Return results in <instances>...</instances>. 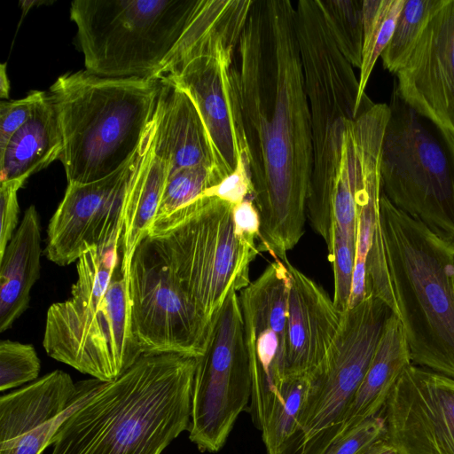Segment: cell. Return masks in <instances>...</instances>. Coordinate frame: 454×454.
<instances>
[{"label": "cell", "instance_id": "obj_1", "mask_svg": "<svg viewBox=\"0 0 454 454\" xmlns=\"http://www.w3.org/2000/svg\"><path fill=\"white\" fill-rule=\"evenodd\" d=\"M236 57L258 249L284 261L304 232L314 163L293 3L254 0Z\"/></svg>", "mask_w": 454, "mask_h": 454}, {"label": "cell", "instance_id": "obj_2", "mask_svg": "<svg viewBox=\"0 0 454 454\" xmlns=\"http://www.w3.org/2000/svg\"><path fill=\"white\" fill-rule=\"evenodd\" d=\"M197 358L143 354L73 412L51 454H161L191 423Z\"/></svg>", "mask_w": 454, "mask_h": 454}, {"label": "cell", "instance_id": "obj_3", "mask_svg": "<svg viewBox=\"0 0 454 454\" xmlns=\"http://www.w3.org/2000/svg\"><path fill=\"white\" fill-rule=\"evenodd\" d=\"M380 218L411 363L454 379V239L408 215L383 192Z\"/></svg>", "mask_w": 454, "mask_h": 454}, {"label": "cell", "instance_id": "obj_4", "mask_svg": "<svg viewBox=\"0 0 454 454\" xmlns=\"http://www.w3.org/2000/svg\"><path fill=\"white\" fill-rule=\"evenodd\" d=\"M160 80L102 77L85 71L60 75L50 88L63 138L68 184L113 174L137 152L153 121Z\"/></svg>", "mask_w": 454, "mask_h": 454}, {"label": "cell", "instance_id": "obj_5", "mask_svg": "<svg viewBox=\"0 0 454 454\" xmlns=\"http://www.w3.org/2000/svg\"><path fill=\"white\" fill-rule=\"evenodd\" d=\"M122 239L77 261L71 297L50 306L43 345L49 356L102 381L118 379L143 355L131 327Z\"/></svg>", "mask_w": 454, "mask_h": 454}, {"label": "cell", "instance_id": "obj_6", "mask_svg": "<svg viewBox=\"0 0 454 454\" xmlns=\"http://www.w3.org/2000/svg\"><path fill=\"white\" fill-rule=\"evenodd\" d=\"M199 0H74L70 18L86 71L102 77L158 78Z\"/></svg>", "mask_w": 454, "mask_h": 454}, {"label": "cell", "instance_id": "obj_7", "mask_svg": "<svg viewBox=\"0 0 454 454\" xmlns=\"http://www.w3.org/2000/svg\"><path fill=\"white\" fill-rule=\"evenodd\" d=\"M148 236L208 324L231 291L250 284V263L260 253L236 234L233 205L213 196L153 224Z\"/></svg>", "mask_w": 454, "mask_h": 454}, {"label": "cell", "instance_id": "obj_8", "mask_svg": "<svg viewBox=\"0 0 454 454\" xmlns=\"http://www.w3.org/2000/svg\"><path fill=\"white\" fill-rule=\"evenodd\" d=\"M381 152L382 192L397 208L454 239V134L394 89Z\"/></svg>", "mask_w": 454, "mask_h": 454}, {"label": "cell", "instance_id": "obj_9", "mask_svg": "<svg viewBox=\"0 0 454 454\" xmlns=\"http://www.w3.org/2000/svg\"><path fill=\"white\" fill-rule=\"evenodd\" d=\"M392 313L374 296L343 313L334 342L309 374L296 431L279 454H324L334 442Z\"/></svg>", "mask_w": 454, "mask_h": 454}, {"label": "cell", "instance_id": "obj_10", "mask_svg": "<svg viewBox=\"0 0 454 454\" xmlns=\"http://www.w3.org/2000/svg\"><path fill=\"white\" fill-rule=\"evenodd\" d=\"M252 378L239 294L231 291L209 324L194 373L189 439L201 452L224 445L251 399Z\"/></svg>", "mask_w": 454, "mask_h": 454}, {"label": "cell", "instance_id": "obj_11", "mask_svg": "<svg viewBox=\"0 0 454 454\" xmlns=\"http://www.w3.org/2000/svg\"><path fill=\"white\" fill-rule=\"evenodd\" d=\"M129 294L132 332L143 354H203L209 324L150 236L131 257Z\"/></svg>", "mask_w": 454, "mask_h": 454}, {"label": "cell", "instance_id": "obj_12", "mask_svg": "<svg viewBox=\"0 0 454 454\" xmlns=\"http://www.w3.org/2000/svg\"><path fill=\"white\" fill-rule=\"evenodd\" d=\"M289 289L287 266L275 260L239 294L252 378L250 412L260 430L286 377Z\"/></svg>", "mask_w": 454, "mask_h": 454}, {"label": "cell", "instance_id": "obj_13", "mask_svg": "<svg viewBox=\"0 0 454 454\" xmlns=\"http://www.w3.org/2000/svg\"><path fill=\"white\" fill-rule=\"evenodd\" d=\"M147 131L134 155L113 174L88 184H68L48 224V260L67 266L90 248L109 247L122 239L127 192Z\"/></svg>", "mask_w": 454, "mask_h": 454}, {"label": "cell", "instance_id": "obj_14", "mask_svg": "<svg viewBox=\"0 0 454 454\" xmlns=\"http://www.w3.org/2000/svg\"><path fill=\"white\" fill-rule=\"evenodd\" d=\"M294 27L315 152L338 118L356 119L374 103L369 99L359 107V80L333 40L317 0L295 4Z\"/></svg>", "mask_w": 454, "mask_h": 454}, {"label": "cell", "instance_id": "obj_15", "mask_svg": "<svg viewBox=\"0 0 454 454\" xmlns=\"http://www.w3.org/2000/svg\"><path fill=\"white\" fill-rule=\"evenodd\" d=\"M381 413L397 454H454V379L411 364Z\"/></svg>", "mask_w": 454, "mask_h": 454}, {"label": "cell", "instance_id": "obj_16", "mask_svg": "<svg viewBox=\"0 0 454 454\" xmlns=\"http://www.w3.org/2000/svg\"><path fill=\"white\" fill-rule=\"evenodd\" d=\"M395 90L421 114L454 134V0L430 18Z\"/></svg>", "mask_w": 454, "mask_h": 454}, {"label": "cell", "instance_id": "obj_17", "mask_svg": "<svg viewBox=\"0 0 454 454\" xmlns=\"http://www.w3.org/2000/svg\"><path fill=\"white\" fill-rule=\"evenodd\" d=\"M284 261L290 274L286 375H309L334 342L344 312L320 286L287 259Z\"/></svg>", "mask_w": 454, "mask_h": 454}, {"label": "cell", "instance_id": "obj_18", "mask_svg": "<svg viewBox=\"0 0 454 454\" xmlns=\"http://www.w3.org/2000/svg\"><path fill=\"white\" fill-rule=\"evenodd\" d=\"M160 80L153 115L154 153L166 161L168 174L196 166L215 170L206 127L194 102L169 81Z\"/></svg>", "mask_w": 454, "mask_h": 454}, {"label": "cell", "instance_id": "obj_19", "mask_svg": "<svg viewBox=\"0 0 454 454\" xmlns=\"http://www.w3.org/2000/svg\"><path fill=\"white\" fill-rule=\"evenodd\" d=\"M41 224L35 206L0 256V332L10 329L29 306L30 292L40 277Z\"/></svg>", "mask_w": 454, "mask_h": 454}, {"label": "cell", "instance_id": "obj_20", "mask_svg": "<svg viewBox=\"0 0 454 454\" xmlns=\"http://www.w3.org/2000/svg\"><path fill=\"white\" fill-rule=\"evenodd\" d=\"M411 364L409 346L401 323L396 315L392 313L334 441L363 421L379 415L398 378Z\"/></svg>", "mask_w": 454, "mask_h": 454}, {"label": "cell", "instance_id": "obj_21", "mask_svg": "<svg viewBox=\"0 0 454 454\" xmlns=\"http://www.w3.org/2000/svg\"><path fill=\"white\" fill-rule=\"evenodd\" d=\"M77 394L71 376L55 370L0 398V446L61 414Z\"/></svg>", "mask_w": 454, "mask_h": 454}, {"label": "cell", "instance_id": "obj_22", "mask_svg": "<svg viewBox=\"0 0 454 454\" xmlns=\"http://www.w3.org/2000/svg\"><path fill=\"white\" fill-rule=\"evenodd\" d=\"M62 150L58 114L49 93L45 92L28 120L0 153V183L27 179L59 159Z\"/></svg>", "mask_w": 454, "mask_h": 454}, {"label": "cell", "instance_id": "obj_23", "mask_svg": "<svg viewBox=\"0 0 454 454\" xmlns=\"http://www.w3.org/2000/svg\"><path fill=\"white\" fill-rule=\"evenodd\" d=\"M153 119L149 126L144 150L131 178L123 215V267L129 270L133 253L149 235L156 217L168 175V167L153 150Z\"/></svg>", "mask_w": 454, "mask_h": 454}, {"label": "cell", "instance_id": "obj_24", "mask_svg": "<svg viewBox=\"0 0 454 454\" xmlns=\"http://www.w3.org/2000/svg\"><path fill=\"white\" fill-rule=\"evenodd\" d=\"M404 0H364V42L359 74L358 106L369 100L364 93L377 59L387 46Z\"/></svg>", "mask_w": 454, "mask_h": 454}, {"label": "cell", "instance_id": "obj_25", "mask_svg": "<svg viewBox=\"0 0 454 454\" xmlns=\"http://www.w3.org/2000/svg\"><path fill=\"white\" fill-rule=\"evenodd\" d=\"M309 375H287L268 414L262 437L267 454H279L297 428Z\"/></svg>", "mask_w": 454, "mask_h": 454}, {"label": "cell", "instance_id": "obj_26", "mask_svg": "<svg viewBox=\"0 0 454 454\" xmlns=\"http://www.w3.org/2000/svg\"><path fill=\"white\" fill-rule=\"evenodd\" d=\"M444 0H404L393 35L380 55L383 67L390 73L405 64L422 35L430 18Z\"/></svg>", "mask_w": 454, "mask_h": 454}, {"label": "cell", "instance_id": "obj_27", "mask_svg": "<svg viewBox=\"0 0 454 454\" xmlns=\"http://www.w3.org/2000/svg\"><path fill=\"white\" fill-rule=\"evenodd\" d=\"M317 2L340 52L353 67L360 69L364 42V0Z\"/></svg>", "mask_w": 454, "mask_h": 454}, {"label": "cell", "instance_id": "obj_28", "mask_svg": "<svg viewBox=\"0 0 454 454\" xmlns=\"http://www.w3.org/2000/svg\"><path fill=\"white\" fill-rule=\"evenodd\" d=\"M219 183L214 168L208 166L184 168L168 174L153 225L203 196Z\"/></svg>", "mask_w": 454, "mask_h": 454}, {"label": "cell", "instance_id": "obj_29", "mask_svg": "<svg viewBox=\"0 0 454 454\" xmlns=\"http://www.w3.org/2000/svg\"><path fill=\"white\" fill-rule=\"evenodd\" d=\"M106 381L92 378L77 382V394L72 403L61 414L21 435L10 443L0 446V454H43L62 423L79 407L89 401Z\"/></svg>", "mask_w": 454, "mask_h": 454}, {"label": "cell", "instance_id": "obj_30", "mask_svg": "<svg viewBox=\"0 0 454 454\" xmlns=\"http://www.w3.org/2000/svg\"><path fill=\"white\" fill-rule=\"evenodd\" d=\"M40 369V359L32 345L10 340H1V391H5L36 380Z\"/></svg>", "mask_w": 454, "mask_h": 454}, {"label": "cell", "instance_id": "obj_31", "mask_svg": "<svg viewBox=\"0 0 454 454\" xmlns=\"http://www.w3.org/2000/svg\"><path fill=\"white\" fill-rule=\"evenodd\" d=\"M356 250V242L333 227L332 242L328 248L334 278L333 301L341 312L348 309Z\"/></svg>", "mask_w": 454, "mask_h": 454}, {"label": "cell", "instance_id": "obj_32", "mask_svg": "<svg viewBox=\"0 0 454 454\" xmlns=\"http://www.w3.org/2000/svg\"><path fill=\"white\" fill-rule=\"evenodd\" d=\"M386 436V419L380 412L334 441L324 454H364L374 442Z\"/></svg>", "mask_w": 454, "mask_h": 454}, {"label": "cell", "instance_id": "obj_33", "mask_svg": "<svg viewBox=\"0 0 454 454\" xmlns=\"http://www.w3.org/2000/svg\"><path fill=\"white\" fill-rule=\"evenodd\" d=\"M45 91L32 90L25 98L0 104V153L12 135L28 120Z\"/></svg>", "mask_w": 454, "mask_h": 454}, {"label": "cell", "instance_id": "obj_34", "mask_svg": "<svg viewBox=\"0 0 454 454\" xmlns=\"http://www.w3.org/2000/svg\"><path fill=\"white\" fill-rule=\"evenodd\" d=\"M204 195L219 198L233 206L247 198H253L248 160H239L235 169Z\"/></svg>", "mask_w": 454, "mask_h": 454}, {"label": "cell", "instance_id": "obj_35", "mask_svg": "<svg viewBox=\"0 0 454 454\" xmlns=\"http://www.w3.org/2000/svg\"><path fill=\"white\" fill-rule=\"evenodd\" d=\"M27 179H14L0 183V256L12 238L19 219L17 193Z\"/></svg>", "mask_w": 454, "mask_h": 454}, {"label": "cell", "instance_id": "obj_36", "mask_svg": "<svg viewBox=\"0 0 454 454\" xmlns=\"http://www.w3.org/2000/svg\"><path fill=\"white\" fill-rule=\"evenodd\" d=\"M233 221L238 237L248 245L258 247L256 240L260 239L261 222L253 198L233 206Z\"/></svg>", "mask_w": 454, "mask_h": 454}, {"label": "cell", "instance_id": "obj_37", "mask_svg": "<svg viewBox=\"0 0 454 454\" xmlns=\"http://www.w3.org/2000/svg\"><path fill=\"white\" fill-rule=\"evenodd\" d=\"M364 454H397L387 436L374 442Z\"/></svg>", "mask_w": 454, "mask_h": 454}, {"label": "cell", "instance_id": "obj_38", "mask_svg": "<svg viewBox=\"0 0 454 454\" xmlns=\"http://www.w3.org/2000/svg\"><path fill=\"white\" fill-rule=\"evenodd\" d=\"M10 90V83L6 73V64L4 63L0 67V98H8Z\"/></svg>", "mask_w": 454, "mask_h": 454}, {"label": "cell", "instance_id": "obj_39", "mask_svg": "<svg viewBox=\"0 0 454 454\" xmlns=\"http://www.w3.org/2000/svg\"><path fill=\"white\" fill-rule=\"evenodd\" d=\"M51 4V2H47V1H40V0H26V1H20V4L21 6V9H22V15H21V19H20V22L21 20H23L24 17L27 15V12L32 8L34 7L35 5H40V4Z\"/></svg>", "mask_w": 454, "mask_h": 454}]
</instances>
